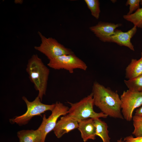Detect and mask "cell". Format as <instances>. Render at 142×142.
Segmentation results:
<instances>
[{
    "label": "cell",
    "mask_w": 142,
    "mask_h": 142,
    "mask_svg": "<svg viewBox=\"0 0 142 142\" xmlns=\"http://www.w3.org/2000/svg\"><path fill=\"white\" fill-rule=\"evenodd\" d=\"M22 99L26 104L27 110L23 114L10 120L12 123H16L19 125H25L34 116L40 115L47 111H52L55 105V104L47 105L42 103L38 96L32 102L29 101L24 96Z\"/></svg>",
    "instance_id": "4"
},
{
    "label": "cell",
    "mask_w": 142,
    "mask_h": 142,
    "mask_svg": "<svg viewBox=\"0 0 142 142\" xmlns=\"http://www.w3.org/2000/svg\"><path fill=\"white\" fill-rule=\"evenodd\" d=\"M47 65L55 70H65L70 73H73L75 69L85 71L87 68L86 64L74 53L56 57L49 60Z\"/></svg>",
    "instance_id": "6"
},
{
    "label": "cell",
    "mask_w": 142,
    "mask_h": 142,
    "mask_svg": "<svg viewBox=\"0 0 142 142\" xmlns=\"http://www.w3.org/2000/svg\"><path fill=\"white\" fill-rule=\"evenodd\" d=\"M124 82L129 90L142 92V75L128 80H124Z\"/></svg>",
    "instance_id": "16"
},
{
    "label": "cell",
    "mask_w": 142,
    "mask_h": 142,
    "mask_svg": "<svg viewBox=\"0 0 142 142\" xmlns=\"http://www.w3.org/2000/svg\"><path fill=\"white\" fill-rule=\"evenodd\" d=\"M132 119L134 128L132 134L135 137L142 136V116L135 115Z\"/></svg>",
    "instance_id": "19"
},
{
    "label": "cell",
    "mask_w": 142,
    "mask_h": 142,
    "mask_svg": "<svg viewBox=\"0 0 142 142\" xmlns=\"http://www.w3.org/2000/svg\"><path fill=\"white\" fill-rule=\"evenodd\" d=\"M78 129L80 132L81 137L84 142L89 139H95L96 129L94 119L88 118L80 121L78 122Z\"/></svg>",
    "instance_id": "12"
},
{
    "label": "cell",
    "mask_w": 142,
    "mask_h": 142,
    "mask_svg": "<svg viewBox=\"0 0 142 142\" xmlns=\"http://www.w3.org/2000/svg\"><path fill=\"white\" fill-rule=\"evenodd\" d=\"M19 142H22L21 141H19Z\"/></svg>",
    "instance_id": "24"
},
{
    "label": "cell",
    "mask_w": 142,
    "mask_h": 142,
    "mask_svg": "<svg viewBox=\"0 0 142 142\" xmlns=\"http://www.w3.org/2000/svg\"><path fill=\"white\" fill-rule=\"evenodd\" d=\"M142 75V52L140 58L132 59L125 69V77L129 79Z\"/></svg>",
    "instance_id": "14"
},
{
    "label": "cell",
    "mask_w": 142,
    "mask_h": 142,
    "mask_svg": "<svg viewBox=\"0 0 142 142\" xmlns=\"http://www.w3.org/2000/svg\"><path fill=\"white\" fill-rule=\"evenodd\" d=\"M95 126L96 129V136H99L103 142H110V138L108 134V126L104 121L99 118L94 119Z\"/></svg>",
    "instance_id": "15"
},
{
    "label": "cell",
    "mask_w": 142,
    "mask_h": 142,
    "mask_svg": "<svg viewBox=\"0 0 142 142\" xmlns=\"http://www.w3.org/2000/svg\"><path fill=\"white\" fill-rule=\"evenodd\" d=\"M124 142H142V136L134 138L132 136L125 137L124 139Z\"/></svg>",
    "instance_id": "21"
},
{
    "label": "cell",
    "mask_w": 142,
    "mask_h": 142,
    "mask_svg": "<svg viewBox=\"0 0 142 142\" xmlns=\"http://www.w3.org/2000/svg\"><path fill=\"white\" fill-rule=\"evenodd\" d=\"M92 15L97 19L99 18L100 11V3L98 0H85Z\"/></svg>",
    "instance_id": "18"
},
{
    "label": "cell",
    "mask_w": 142,
    "mask_h": 142,
    "mask_svg": "<svg viewBox=\"0 0 142 142\" xmlns=\"http://www.w3.org/2000/svg\"><path fill=\"white\" fill-rule=\"evenodd\" d=\"M94 105L108 116L123 119L121 112L120 97L117 92L106 87L98 82H94L92 87Z\"/></svg>",
    "instance_id": "1"
},
{
    "label": "cell",
    "mask_w": 142,
    "mask_h": 142,
    "mask_svg": "<svg viewBox=\"0 0 142 142\" xmlns=\"http://www.w3.org/2000/svg\"><path fill=\"white\" fill-rule=\"evenodd\" d=\"M78 127V122L68 114L61 117L57 121L53 130L54 133L57 138L61 137L64 134Z\"/></svg>",
    "instance_id": "11"
},
{
    "label": "cell",
    "mask_w": 142,
    "mask_h": 142,
    "mask_svg": "<svg viewBox=\"0 0 142 142\" xmlns=\"http://www.w3.org/2000/svg\"><path fill=\"white\" fill-rule=\"evenodd\" d=\"M121 26V24L100 21L95 25L90 27L89 29L100 40L104 42L114 34L116 28Z\"/></svg>",
    "instance_id": "10"
},
{
    "label": "cell",
    "mask_w": 142,
    "mask_h": 142,
    "mask_svg": "<svg viewBox=\"0 0 142 142\" xmlns=\"http://www.w3.org/2000/svg\"><path fill=\"white\" fill-rule=\"evenodd\" d=\"M19 141L22 142H41L42 136L40 131L38 129L34 130H23L17 133Z\"/></svg>",
    "instance_id": "13"
},
{
    "label": "cell",
    "mask_w": 142,
    "mask_h": 142,
    "mask_svg": "<svg viewBox=\"0 0 142 142\" xmlns=\"http://www.w3.org/2000/svg\"><path fill=\"white\" fill-rule=\"evenodd\" d=\"M55 105L51 114L48 118H46L45 115L44 114L42 122L38 128L41 133V142H45L47 135L53 130L59 117L68 113L69 108L68 106L59 102H57Z\"/></svg>",
    "instance_id": "8"
},
{
    "label": "cell",
    "mask_w": 142,
    "mask_h": 142,
    "mask_svg": "<svg viewBox=\"0 0 142 142\" xmlns=\"http://www.w3.org/2000/svg\"><path fill=\"white\" fill-rule=\"evenodd\" d=\"M136 31L137 27L135 26L126 32L116 29L114 34L105 39L103 42L115 43L119 45L126 47L134 51V46L131 42V39Z\"/></svg>",
    "instance_id": "9"
},
{
    "label": "cell",
    "mask_w": 142,
    "mask_h": 142,
    "mask_svg": "<svg viewBox=\"0 0 142 142\" xmlns=\"http://www.w3.org/2000/svg\"><path fill=\"white\" fill-rule=\"evenodd\" d=\"M135 115L142 116V106L136 110Z\"/></svg>",
    "instance_id": "22"
},
{
    "label": "cell",
    "mask_w": 142,
    "mask_h": 142,
    "mask_svg": "<svg viewBox=\"0 0 142 142\" xmlns=\"http://www.w3.org/2000/svg\"><path fill=\"white\" fill-rule=\"evenodd\" d=\"M121 112L124 118L128 121L132 119L134 110L142 105V92L129 89L123 91L120 97Z\"/></svg>",
    "instance_id": "7"
},
{
    "label": "cell",
    "mask_w": 142,
    "mask_h": 142,
    "mask_svg": "<svg viewBox=\"0 0 142 142\" xmlns=\"http://www.w3.org/2000/svg\"><path fill=\"white\" fill-rule=\"evenodd\" d=\"M70 107L68 115L78 122L88 118H106L108 116L102 112L96 113L93 110L94 101L92 92L79 102L72 103L69 102Z\"/></svg>",
    "instance_id": "3"
},
{
    "label": "cell",
    "mask_w": 142,
    "mask_h": 142,
    "mask_svg": "<svg viewBox=\"0 0 142 142\" xmlns=\"http://www.w3.org/2000/svg\"><path fill=\"white\" fill-rule=\"evenodd\" d=\"M117 142H124V141H123L122 138H120V139L118 140Z\"/></svg>",
    "instance_id": "23"
},
{
    "label": "cell",
    "mask_w": 142,
    "mask_h": 142,
    "mask_svg": "<svg viewBox=\"0 0 142 142\" xmlns=\"http://www.w3.org/2000/svg\"><path fill=\"white\" fill-rule=\"evenodd\" d=\"M125 20L132 23L137 27L142 28V8H139L134 13L123 16Z\"/></svg>",
    "instance_id": "17"
},
{
    "label": "cell",
    "mask_w": 142,
    "mask_h": 142,
    "mask_svg": "<svg viewBox=\"0 0 142 142\" xmlns=\"http://www.w3.org/2000/svg\"><path fill=\"white\" fill-rule=\"evenodd\" d=\"M38 33L41 43L34 48L45 55L49 60L62 55L74 53L71 49L66 47L55 39L52 37L47 38L39 32Z\"/></svg>",
    "instance_id": "5"
},
{
    "label": "cell",
    "mask_w": 142,
    "mask_h": 142,
    "mask_svg": "<svg viewBox=\"0 0 142 142\" xmlns=\"http://www.w3.org/2000/svg\"><path fill=\"white\" fill-rule=\"evenodd\" d=\"M26 71L36 90L38 92V96L42 101L45 94L49 69L37 55L35 54L28 60Z\"/></svg>",
    "instance_id": "2"
},
{
    "label": "cell",
    "mask_w": 142,
    "mask_h": 142,
    "mask_svg": "<svg viewBox=\"0 0 142 142\" xmlns=\"http://www.w3.org/2000/svg\"><path fill=\"white\" fill-rule=\"evenodd\" d=\"M140 0H128L125 5L126 6L129 5V12L127 14H131L133 11L140 8Z\"/></svg>",
    "instance_id": "20"
}]
</instances>
